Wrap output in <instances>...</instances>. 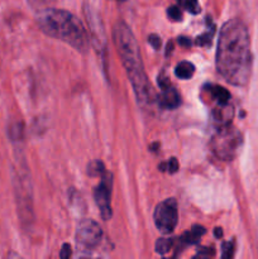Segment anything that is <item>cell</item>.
Wrapping results in <instances>:
<instances>
[{
    "mask_svg": "<svg viewBox=\"0 0 258 259\" xmlns=\"http://www.w3.org/2000/svg\"><path fill=\"white\" fill-rule=\"evenodd\" d=\"M218 72L234 86L247 85L252 72V52L247 25L230 19L220 29L217 48Z\"/></svg>",
    "mask_w": 258,
    "mask_h": 259,
    "instance_id": "cell-1",
    "label": "cell"
},
{
    "mask_svg": "<svg viewBox=\"0 0 258 259\" xmlns=\"http://www.w3.org/2000/svg\"><path fill=\"white\" fill-rule=\"evenodd\" d=\"M113 42L120 56L121 63L125 68L139 106L144 110H151L157 101L156 94L152 90V85L144 71L141 51L136 37L123 20H119L114 24Z\"/></svg>",
    "mask_w": 258,
    "mask_h": 259,
    "instance_id": "cell-2",
    "label": "cell"
},
{
    "mask_svg": "<svg viewBox=\"0 0 258 259\" xmlns=\"http://www.w3.org/2000/svg\"><path fill=\"white\" fill-rule=\"evenodd\" d=\"M38 25L40 30L48 37L67 43L81 53L89 48V35L82 22L72 13L63 9L47 8L38 12Z\"/></svg>",
    "mask_w": 258,
    "mask_h": 259,
    "instance_id": "cell-3",
    "label": "cell"
},
{
    "mask_svg": "<svg viewBox=\"0 0 258 259\" xmlns=\"http://www.w3.org/2000/svg\"><path fill=\"white\" fill-rule=\"evenodd\" d=\"M243 143V137L238 129L232 125L219 128L210 142L211 151L218 158L223 161H232L238 154Z\"/></svg>",
    "mask_w": 258,
    "mask_h": 259,
    "instance_id": "cell-4",
    "label": "cell"
},
{
    "mask_svg": "<svg viewBox=\"0 0 258 259\" xmlns=\"http://www.w3.org/2000/svg\"><path fill=\"white\" fill-rule=\"evenodd\" d=\"M153 220L156 228L162 234H171L179 222V209L175 199H167L159 202L154 209Z\"/></svg>",
    "mask_w": 258,
    "mask_h": 259,
    "instance_id": "cell-5",
    "label": "cell"
},
{
    "mask_svg": "<svg viewBox=\"0 0 258 259\" xmlns=\"http://www.w3.org/2000/svg\"><path fill=\"white\" fill-rule=\"evenodd\" d=\"M83 13H85L86 20H88L91 43H93V46L95 47V50L98 51L100 55H103L106 51V37L103 20H101L98 12L89 4L83 5Z\"/></svg>",
    "mask_w": 258,
    "mask_h": 259,
    "instance_id": "cell-6",
    "label": "cell"
},
{
    "mask_svg": "<svg viewBox=\"0 0 258 259\" xmlns=\"http://www.w3.org/2000/svg\"><path fill=\"white\" fill-rule=\"evenodd\" d=\"M111 189H113V175H111V172L105 171L101 176V182L96 186L95 191H94L96 205L99 206L101 218L104 220H109L113 215L110 205Z\"/></svg>",
    "mask_w": 258,
    "mask_h": 259,
    "instance_id": "cell-7",
    "label": "cell"
},
{
    "mask_svg": "<svg viewBox=\"0 0 258 259\" xmlns=\"http://www.w3.org/2000/svg\"><path fill=\"white\" fill-rule=\"evenodd\" d=\"M103 232L94 220H82L76 232V242L83 249H94L100 243Z\"/></svg>",
    "mask_w": 258,
    "mask_h": 259,
    "instance_id": "cell-8",
    "label": "cell"
},
{
    "mask_svg": "<svg viewBox=\"0 0 258 259\" xmlns=\"http://www.w3.org/2000/svg\"><path fill=\"white\" fill-rule=\"evenodd\" d=\"M159 105L161 108L164 109H176L177 106L180 105V95L176 91V89L174 86L169 85L168 88L163 89L161 93V96H159Z\"/></svg>",
    "mask_w": 258,
    "mask_h": 259,
    "instance_id": "cell-9",
    "label": "cell"
},
{
    "mask_svg": "<svg viewBox=\"0 0 258 259\" xmlns=\"http://www.w3.org/2000/svg\"><path fill=\"white\" fill-rule=\"evenodd\" d=\"M212 118L218 124H220V128L225 125H230V121L233 119V108L229 104L224 106H217L212 111Z\"/></svg>",
    "mask_w": 258,
    "mask_h": 259,
    "instance_id": "cell-10",
    "label": "cell"
},
{
    "mask_svg": "<svg viewBox=\"0 0 258 259\" xmlns=\"http://www.w3.org/2000/svg\"><path fill=\"white\" fill-rule=\"evenodd\" d=\"M207 91L211 94L212 98L218 101V104L222 106L228 105L230 100V93L227 89L222 88L219 85H207Z\"/></svg>",
    "mask_w": 258,
    "mask_h": 259,
    "instance_id": "cell-11",
    "label": "cell"
},
{
    "mask_svg": "<svg viewBox=\"0 0 258 259\" xmlns=\"http://www.w3.org/2000/svg\"><path fill=\"white\" fill-rule=\"evenodd\" d=\"M194 73L195 66L191 62H187V61H182L175 68V75L181 78V80H189L194 76Z\"/></svg>",
    "mask_w": 258,
    "mask_h": 259,
    "instance_id": "cell-12",
    "label": "cell"
},
{
    "mask_svg": "<svg viewBox=\"0 0 258 259\" xmlns=\"http://www.w3.org/2000/svg\"><path fill=\"white\" fill-rule=\"evenodd\" d=\"M206 22H207V30L205 33H202L201 35L196 38V45L197 46H201V47H209L211 45V40L212 37H214V33H215V25L211 23V19L210 18H206Z\"/></svg>",
    "mask_w": 258,
    "mask_h": 259,
    "instance_id": "cell-13",
    "label": "cell"
},
{
    "mask_svg": "<svg viewBox=\"0 0 258 259\" xmlns=\"http://www.w3.org/2000/svg\"><path fill=\"white\" fill-rule=\"evenodd\" d=\"M177 3L191 14H199L200 10H201L197 0H177Z\"/></svg>",
    "mask_w": 258,
    "mask_h": 259,
    "instance_id": "cell-14",
    "label": "cell"
},
{
    "mask_svg": "<svg viewBox=\"0 0 258 259\" xmlns=\"http://www.w3.org/2000/svg\"><path fill=\"white\" fill-rule=\"evenodd\" d=\"M105 171V166L101 161H93L88 166V174L90 176H103Z\"/></svg>",
    "mask_w": 258,
    "mask_h": 259,
    "instance_id": "cell-15",
    "label": "cell"
},
{
    "mask_svg": "<svg viewBox=\"0 0 258 259\" xmlns=\"http://www.w3.org/2000/svg\"><path fill=\"white\" fill-rule=\"evenodd\" d=\"M235 252V243L234 240L230 242H224L222 244V259H233Z\"/></svg>",
    "mask_w": 258,
    "mask_h": 259,
    "instance_id": "cell-16",
    "label": "cell"
},
{
    "mask_svg": "<svg viewBox=\"0 0 258 259\" xmlns=\"http://www.w3.org/2000/svg\"><path fill=\"white\" fill-rule=\"evenodd\" d=\"M172 240L171 239H164V238H161L156 242V252L158 254H166V253L169 252L172 247Z\"/></svg>",
    "mask_w": 258,
    "mask_h": 259,
    "instance_id": "cell-17",
    "label": "cell"
},
{
    "mask_svg": "<svg viewBox=\"0 0 258 259\" xmlns=\"http://www.w3.org/2000/svg\"><path fill=\"white\" fill-rule=\"evenodd\" d=\"M167 15H168L169 19L174 20V22H179V20L182 19L181 10H180V8L176 7V5H172V7H169L168 9H167Z\"/></svg>",
    "mask_w": 258,
    "mask_h": 259,
    "instance_id": "cell-18",
    "label": "cell"
},
{
    "mask_svg": "<svg viewBox=\"0 0 258 259\" xmlns=\"http://www.w3.org/2000/svg\"><path fill=\"white\" fill-rule=\"evenodd\" d=\"M177 169H179V162H177L175 157H172L166 163V171H168L169 174H176Z\"/></svg>",
    "mask_w": 258,
    "mask_h": 259,
    "instance_id": "cell-19",
    "label": "cell"
},
{
    "mask_svg": "<svg viewBox=\"0 0 258 259\" xmlns=\"http://www.w3.org/2000/svg\"><path fill=\"white\" fill-rule=\"evenodd\" d=\"M148 42H149V45L154 48V50H159V48H161V38H159V35L149 34Z\"/></svg>",
    "mask_w": 258,
    "mask_h": 259,
    "instance_id": "cell-20",
    "label": "cell"
},
{
    "mask_svg": "<svg viewBox=\"0 0 258 259\" xmlns=\"http://www.w3.org/2000/svg\"><path fill=\"white\" fill-rule=\"evenodd\" d=\"M191 234L194 235L195 238H197V239H200V238L202 237V235L205 234V232H206V229H205L204 227H200V225H194V227L191 228Z\"/></svg>",
    "mask_w": 258,
    "mask_h": 259,
    "instance_id": "cell-21",
    "label": "cell"
},
{
    "mask_svg": "<svg viewBox=\"0 0 258 259\" xmlns=\"http://www.w3.org/2000/svg\"><path fill=\"white\" fill-rule=\"evenodd\" d=\"M71 245L70 244H63L62 248H61V253H60V257L61 259H70L71 258Z\"/></svg>",
    "mask_w": 258,
    "mask_h": 259,
    "instance_id": "cell-22",
    "label": "cell"
},
{
    "mask_svg": "<svg viewBox=\"0 0 258 259\" xmlns=\"http://www.w3.org/2000/svg\"><path fill=\"white\" fill-rule=\"evenodd\" d=\"M177 42H179V45L182 46V47L187 48V47H190V46H191V40H190V38L184 37V35H182V37H179Z\"/></svg>",
    "mask_w": 258,
    "mask_h": 259,
    "instance_id": "cell-23",
    "label": "cell"
},
{
    "mask_svg": "<svg viewBox=\"0 0 258 259\" xmlns=\"http://www.w3.org/2000/svg\"><path fill=\"white\" fill-rule=\"evenodd\" d=\"M172 50H174V42H172V40H169V42L167 43V47H166V56H167V57L171 55Z\"/></svg>",
    "mask_w": 258,
    "mask_h": 259,
    "instance_id": "cell-24",
    "label": "cell"
},
{
    "mask_svg": "<svg viewBox=\"0 0 258 259\" xmlns=\"http://www.w3.org/2000/svg\"><path fill=\"white\" fill-rule=\"evenodd\" d=\"M5 259H23V258L20 257L19 254H17V253L10 252V253H8V255L5 257Z\"/></svg>",
    "mask_w": 258,
    "mask_h": 259,
    "instance_id": "cell-25",
    "label": "cell"
},
{
    "mask_svg": "<svg viewBox=\"0 0 258 259\" xmlns=\"http://www.w3.org/2000/svg\"><path fill=\"white\" fill-rule=\"evenodd\" d=\"M215 237L217 238H222L223 237V230H222V228H215Z\"/></svg>",
    "mask_w": 258,
    "mask_h": 259,
    "instance_id": "cell-26",
    "label": "cell"
},
{
    "mask_svg": "<svg viewBox=\"0 0 258 259\" xmlns=\"http://www.w3.org/2000/svg\"><path fill=\"white\" fill-rule=\"evenodd\" d=\"M119 2H126V0H119Z\"/></svg>",
    "mask_w": 258,
    "mask_h": 259,
    "instance_id": "cell-27",
    "label": "cell"
},
{
    "mask_svg": "<svg viewBox=\"0 0 258 259\" xmlns=\"http://www.w3.org/2000/svg\"><path fill=\"white\" fill-rule=\"evenodd\" d=\"M192 259H196V258H195V257H194V258H192Z\"/></svg>",
    "mask_w": 258,
    "mask_h": 259,
    "instance_id": "cell-28",
    "label": "cell"
}]
</instances>
